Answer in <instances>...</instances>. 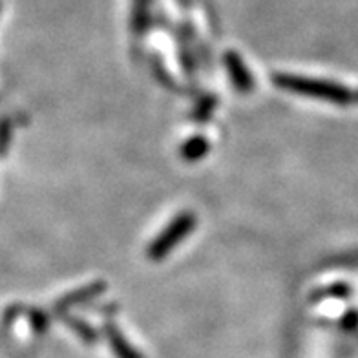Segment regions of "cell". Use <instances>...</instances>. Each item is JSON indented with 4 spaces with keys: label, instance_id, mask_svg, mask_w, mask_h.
<instances>
[{
    "label": "cell",
    "instance_id": "obj_2",
    "mask_svg": "<svg viewBox=\"0 0 358 358\" xmlns=\"http://www.w3.org/2000/svg\"><path fill=\"white\" fill-rule=\"evenodd\" d=\"M198 223V217L192 213H181L169 223L165 231H161L156 240L152 241L148 249H146V256L152 262H161L172 252L174 247H178L181 241L194 231V227Z\"/></svg>",
    "mask_w": 358,
    "mask_h": 358
},
{
    "label": "cell",
    "instance_id": "obj_7",
    "mask_svg": "<svg viewBox=\"0 0 358 358\" xmlns=\"http://www.w3.org/2000/svg\"><path fill=\"white\" fill-rule=\"evenodd\" d=\"M68 324H70L71 331H73V333H77L80 338L85 340L86 344H95V342H97V338H99L97 331H95L92 325L86 324V322L77 320V318H70V320H68Z\"/></svg>",
    "mask_w": 358,
    "mask_h": 358
},
{
    "label": "cell",
    "instance_id": "obj_6",
    "mask_svg": "<svg viewBox=\"0 0 358 358\" xmlns=\"http://www.w3.org/2000/svg\"><path fill=\"white\" fill-rule=\"evenodd\" d=\"M208 148H210V145H208L207 139L201 136H196L185 143L183 148H181V157L192 163V161H198L207 156Z\"/></svg>",
    "mask_w": 358,
    "mask_h": 358
},
{
    "label": "cell",
    "instance_id": "obj_8",
    "mask_svg": "<svg viewBox=\"0 0 358 358\" xmlns=\"http://www.w3.org/2000/svg\"><path fill=\"white\" fill-rule=\"evenodd\" d=\"M11 139H13V124H11V119L2 117L0 119V157L8 154Z\"/></svg>",
    "mask_w": 358,
    "mask_h": 358
},
{
    "label": "cell",
    "instance_id": "obj_5",
    "mask_svg": "<svg viewBox=\"0 0 358 358\" xmlns=\"http://www.w3.org/2000/svg\"><path fill=\"white\" fill-rule=\"evenodd\" d=\"M103 291H104V283H101V282L90 283V285H86V287L79 289V291H76V292H71V294L64 296L62 300H59V302H57L55 309L59 313L66 311V309H70V307H76V306H80V303H86L88 300L95 298L97 294H101Z\"/></svg>",
    "mask_w": 358,
    "mask_h": 358
},
{
    "label": "cell",
    "instance_id": "obj_10",
    "mask_svg": "<svg viewBox=\"0 0 358 358\" xmlns=\"http://www.w3.org/2000/svg\"><path fill=\"white\" fill-rule=\"evenodd\" d=\"M29 320H31V327H34V331H37V333H43V331H46L48 316L44 315L43 311L35 309V311L29 315Z\"/></svg>",
    "mask_w": 358,
    "mask_h": 358
},
{
    "label": "cell",
    "instance_id": "obj_3",
    "mask_svg": "<svg viewBox=\"0 0 358 358\" xmlns=\"http://www.w3.org/2000/svg\"><path fill=\"white\" fill-rule=\"evenodd\" d=\"M225 66L229 76H231L232 85L240 94H249L250 90L255 88V79L250 76L249 68L245 66L241 55H238L236 52H227Z\"/></svg>",
    "mask_w": 358,
    "mask_h": 358
},
{
    "label": "cell",
    "instance_id": "obj_1",
    "mask_svg": "<svg viewBox=\"0 0 358 358\" xmlns=\"http://www.w3.org/2000/svg\"><path fill=\"white\" fill-rule=\"evenodd\" d=\"M273 83L278 88L287 90L291 94L313 97V99L329 101L335 104H345L351 101V92L344 86L331 83V80L309 79L302 76H289V73H274Z\"/></svg>",
    "mask_w": 358,
    "mask_h": 358
},
{
    "label": "cell",
    "instance_id": "obj_9",
    "mask_svg": "<svg viewBox=\"0 0 358 358\" xmlns=\"http://www.w3.org/2000/svg\"><path fill=\"white\" fill-rule=\"evenodd\" d=\"M214 104H216V99H214V97H205L203 103L199 104L198 108H196V112H194V119H198L199 123H205V121L213 115Z\"/></svg>",
    "mask_w": 358,
    "mask_h": 358
},
{
    "label": "cell",
    "instance_id": "obj_4",
    "mask_svg": "<svg viewBox=\"0 0 358 358\" xmlns=\"http://www.w3.org/2000/svg\"><path fill=\"white\" fill-rule=\"evenodd\" d=\"M104 333H106V338H108V344L115 358H143L139 351H136L132 345L128 344V340L124 338V335L113 322H108L104 325Z\"/></svg>",
    "mask_w": 358,
    "mask_h": 358
}]
</instances>
